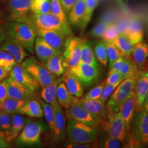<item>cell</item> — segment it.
Returning a JSON list of instances; mask_svg holds the SVG:
<instances>
[{"label": "cell", "instance_id": "1", "mask_svg": "<svg viewBox=\"0 0 148 148\" xmlns=\"http://www.w3.org/2000/svg\"><path fill=\"white\" fill-rule=\"evenodd\" d=\"M4 32L7 40L21 46L29 53H34L36 34L29 25L12 21L5 24Z\"/></svg>", "mask_w": 148, "mask_h": 148}, {"label": "cell", "instance_id": "2", "mask_svg": "<svg viewBox=\"0 0 148 148\" xmlns=\"http://www.w3.org/2000/svg\"><path fill=\"white\" fill-rule=\"evenodd\" d=\"M133 147H142L148 143V112L140 108L136 110L128 137Z\"/></svg>", "mask_w": 148, "mask_h": 148}, {"label": "cell", "instance_id": "3", "mask_svg": "<svg viewBox=\"0 0 148 148\" xmlns=\"http://www.w3.org/2000/svg\"><path fill=\"white\" fill-rule=\"evenodd\" d=\"M21 22L34 27L60 32L64 35L66 38L73 36V35L71 27L64 24L59 19L51 13L48 14H35L32 13Z\"/></svg>", "mask_w": 148, "mask_h": 148}, {"label": "cell", "instance_id": "4", "mask_svg": "<svg viewBox=\"0 0 148 148\" xmlns=\"http://www.w3.org/2000/svg\"><path fill=\"white\" fill-rule=\"evenodd\" d=\"M66 134L69 142L85 144L93 143L98 136L99 130L84 123L69 119L66 126Z\"/></svg>", "mask_w": 148, "mask_h": 148}, {"label": "cell", "instance_id": "5", "mask_svg": "<svg viewBox=\"0 0 148 148\" xmlns=\"http://www.w3.org/2000/svg\"><path fill=\"white\" fill-rule=\"evenodd\" d=\"M138 74L123 79L113 92L107 104L108 111H120L122 103L134 90Z\"/></svg>", "mask_w": 148, "mask_h": 148}, {"label": "cell", "instance_id": "6", "mask_svg": "<svg viewBox=\"0 0 148 148\" xmlns=\"http://www.w3.org/2000/svg\"><path fill=\"white\" fill-rule=\"evenodd\" d=\"M21 64L42 88L51 85L56 79V77L48 70L43 64L34 57H27Z\"/></svg>", "mask_w": 148, "mask_h": 148}, {"label": "cell", "instance_id": "7", "mask_svg": "<svg viewBox=\"0 0 148 148\" xmlns=\"http://www.w3.org/2000/svg\"><path fill=\"white\" fill-rule=\"evenodd\" d=\"M46 130V126L41 121L27 119L21 133L15 142L19 146H30L41 143L40 137Z\"/></svg>", "mask_w": 148, "mask_h": 148}, {"label": "cell", "instance_id": "8", "mask_svg": "<svg viewBox=\"0 0 148 148\" xmlns=\"http://www.w3.org/2000/svg\"><path fill=\"white\" fill-rule=\"evenodd\" d=\"M85 41L77 37H68L65 40L63 56V65L66 69H70L79 63L83 44Z\"/></svg>", "mask_w": 148, "mask_h": 148}, {"label": "cell", "instance_id": "9", "mask_svg": "<svg viewBox=\"0 0 148 148\" xmlns=\"http://www.w3.org/2000/svg\"><path fill=\"white\" fill-rule=\"evenodd\" d=\"M80 81L84 87L89 88L95 84L101 76L99 66L79 63L77 65L68 69Z\"/></svg>", "mask_w": 148, "mask_h": 148}, {"label": "cell", "instance_id": "10", "mask_svg": "<svg viewBox=\"0 0 148 148\" xmlns=\"http://www.w3.org/2000/svg\"><path fill=\"white\" fill-rule=\"evenodd\" d=\"M105 131L111 137L123 142L128 133L125 121L120 111H109L108 121L105 122Z\"/></svg>", "mask_w": 148, "mask_h": 148}, {"label": "cell", "instance_id": "11", "mask_svg": "<svg viewBox=\"0 0 148 148\" xmlns=\"http://www.w3.org/2000/svg\"><path fill=\"white\" fill-rule=\"evenodd\" d=\"M65 114L69 119L84 123L90 127L97 128L103 121L100 117L86 110L79 104L78 101L66 109Z\"/></svg>", "mask_w": 148, "mask_h": 148}, {"label": "cell", "instance_id": "12", "mask_svg": "<svg viewBox=\"0 0 148 148\" xmlns=\"http://www.w3.org/2000/svg\"><path fill=\"white\" fill-rule=\"evenodd\" d=\"M30 26L33 29L37 36L42 37L51 46L61 53H63L66 38L64 34L54 30Z\"/></svg>", "mask_w": 148, "mask_h": 148}, {"label": "cell", "instance_id": "13", "mask_svg": "<svg viewBox=\"0 0 148 148\" xmlns=\"http://www.w3.org/2000/svg\"><path fill=\"white\" fill-rule=\"evenodd\" d=\"M7 98L29 100L34 98L35 92L12 77L7 79Z\"/></svg>", "mask_w": 148, "mask_h": 148}, {"label": "cell", "instance_id": "14", "mask_svg": "<svg viewBox=\"0 0 148 148\" xmlns=\"http://www.w3.org/2000/svg\"><path fill=\"white\" fill-rule=\"evenodd\" d=\"M33 0H8L7 9L11 13V20L21 21L31 11Z\"/></svg>", "mask_w": 148, "mask_h": 148}, {"label": "cell", "instance_id": "15", "mask_svg": "<svg viewBox=\"0 0 148 148\" xmlns=\"http://www.w3.org/2000/svg\"><path fill=\"white\" fill-rule=\"evenodd\" d=\"M34 51L37 59L43 64L45 63L52 56L63 54L48 44L42 37L37 35L34 43Z\"/></svg>", "mask_w": 148, "mask_h": 148}, {"label": "cell", "instance_id": "16", "mask_svg": "<svg viewBox=\"0 0 148 148\" xmlns=\"http://www.w3.org/2000/svg\"><path fill=\"white\" fill-rule=\"evenodd\" d=\"M10 75L35 92L40 89V86L21 64H17L10 72Z\"/></svg>", "mask_w": 148, "mask_h": 148}, {"label": "cell", "instance_id": "17", "mask_svg": "<svg viewBox=\"0 0 148 148\" xmlns=\"http://www.w3.org/2000/svg\"><path fill=\"white\" fill-rule=\"evenodd\" d=\"M136 110L137 106L135 98V92L134 90H133L122 103L120 109V111L121 112L126 123L128 134L130 131L132 122L136 114Z\"/></svg>", "mask_w": 148, "mask_h": 148}, {"label": "cell", "instance_id": "18", "mask_svg": "<svg viewBox=\"0 0 148 148\" xmlns=\"http://www.w3.org/2000/svg\"><path fill=\"white\" fill-rule=\"evenodd\" d=\"M55 115V131L53 137L58 142H63L66 137V123L62 106L59 104L53 107Z\"/></svg>", "mask_w": 148, "mask_h": 148}, {"label": "cell", "instance_id": "19", "mask_svg": "<svg viewBox=\"0 0 148 148\" xmlns=\"http://www.w3.org/2000/svg\"><path fill=\"white\" fill-rule=\"evenodd\" d=\"M137 110L140 108L148 92V70L138 74L134 88Z\"/></svg>", "mask_w": 148, "mask_h": 148}, {"label": "cell", "instance_id": "20", "mask_svg": "<svg viewBox=\"0 0 148 148\" xmlns=\"http://www.w3.org/2000/svg\"><path fill=\"white\" fill-rule=\"evenodd\" d=\"M86 0H79L68 12L67 16L69 23L81 29L85 16Z\"/></svg>", "mask_w": 148, "mask_h": 148}, {"label": "cell", "instance_id": "21", "mask_svg": "<svg viewBox=\"0 0 148 148\" xmlns=\"http://www.w3.org/2000/svg\"><path fill=\"white\" fill-rule=\"evenodd\" d=\"M0 50L10 53L17 64H21L24 59L29 56V52L21 46L5 39L0 46Z\"/></svg>", "mask_w": 148, "mask_h": 148}, {"label": "cell", "instance_id": "22", "mask_svg": "<svg viewBox=\"0 0 148 148\" xmlns=\"http://www.w3.org/2000/svg\"><path fill=\"white\" fill-rule=\"evenodd\" d=\"M124 34L134 45L141 42L143 37V27L141 21L138 18H131Z\"/></svg>", "mask_w": 148, "mask_h": 148}, {"label": "cell", "instance_id": "23", "mask_svg": "<svg viewBox=\"0 0 148 148\" xmlns=\"http://www.w3.org/2000/svg\"><path fill=\"white\" fill-rule=\"evenodd\" d=\"M63 81L69 92L76 98L82 97L84 86L79 79L68 70L63 77Z\"/></svg>", "mask_w": 148, "mask_h": 148}, {"label": "cell", "instance_id": "24", "mask_svg": "<svg viewBox=\"0 0 148 148\" xmlns=\"http://www.w3.org/2000/svg\"><path fill=\"white\" fill-rule=\"evenodd\" d=\"M78 103L86 110L96 116L100 117L103 120H105L107 117V110L105 104L103 103L99 99L93 100L78 101Z\"/></svg>", "mask_w": 148, "mask_h": 148}, {"label": "cell", "instance_id": "25", "mask_svg": "<svg viewBox=\"0 0 148 148\" xmlns=\"http://www.w3.org/2000/svg\"><path fill=\"white\" fill-rule=\"evenodd\" d=\"M18 114L38 119L44 116L43 110L41 103L34 98L27 100Z\"/></svg>", "mask_w": 148, "mask_h": 148}, {"label": "cell", "instance_id": "26", "mask_svg": "<svg viewBox=\"0 0 148 148\" xmlns=\"http://www.w3.org/2000/svg\"><path fill=\"white\" fill-rule=\"evenodd\" d=\"M62 81H63V77L56 79L52 84L42 88L41 92V97L43 101L51 105L53 108L59 103L57 99V89Z\"/></svg>", "mask_w": 148, "mask_h": 148}, {"label": "cell", "instance_id": "27", "mask_svg": "<svg viewBox=\"0 0 148 148\" xmlns=\"http://www.w3.org/2000/svg\"><path fill=\"white\" fill-rule=\"evenodd\" d=\"M131 54L134 63L139 69H142L148 57V44L142 41L135 43Z\"/></svg>", "mask_w": 148, "mask_h": 148}, {"label": "cell", "instance_id": "28", "mask_svg": "<svg viewBox=\"0 0 148 148\" xmlns=\"http://www.w3.org/2000/svg\"><path fill=\"white\" fill-rule=\"evenodd\" d=\"M57 99L59 104L65 109H67L74 103L78 101L76 97L69 92L64 82L62 81L57 87Z\"/></svg>", "mask_w": 148, "mask_h": 148}, {"label": "cell", "instance_id": "29", "mask_svg": "<svg viewBox=\"0 0 148 148\" xmlns=\"http://www.w3.org/2000/svg\"><path fill=\"white\" fill-rule=\"evenodd\" d=\"M25 117L20 114H12V122L11 128L5 136L7 139L11 142L15 139L21 133L25 124Z\"/></svg>", "mask_w": 148, "mask_h": 148}, {"label": "cell", "instance_id": "30", "mask_svg": "<svg viewBox=\"0 0 148 148\" xmlns=\"http://www.w3.org/2000/svg\"><path fill=\"white\" fill-rule=\"evenodd\" d=\"M63 54L57 55L48 59L43 65L51 73L56 77H58L65 72L66 68L63 65Z\"/></svg>", "mask_w": 148, "mask_h": 148}, {"label": "cell", "instance_id": "31", "mask_svg": "<svg viewBox=\"0 0 148 148\" xmlns=\"http://www.w3.org/2000/svg\"><path fill=\"white\" fill-rule=\"evenodd\" d=\"M125 57L130 58L134 44L125 34H120L112 41Z\"/></svg>", "mask_w": 148, "mask_h": 148}, {"label": "cell", "instance_id": "32", "mask_svg": "<svg viewBox=\"0 0 148 148\" xmlns=\"http://www.w3.org/2000/svg\"><path fill=\"white\" fill-rule=\"evenodd\" d=\"M79 63L87 64L95 66H99L96 58L95 54L88 43L84 42L81 52Z\"/></svg>", "mask_w": 148, "mask_h": 148}, {"label": "cell", "instance_id": "33", "mask_svg": "<svg viewBox=\"0 0 148 148\" xmlns=\"http://www.w3.org/2000/svg\"><path fill=\"white\" fill-rule=\"evenodd\" d=\"M27 101L7 98L5 101L0 109L11 114H18L22 106Z\"/></svg>", "mask_w": 148, "mask_h": 148}, {"label": "cell", "instance_id": "34", "mask_svg": "<svg viewBox=\"0 0 148 148\" xmlns=\"http://www.w3.org/2000/svg\"><path fill=\"white\" fill-rule=\"evenodd\" d=\"M39 101L42 107L44 116L45 117L47 122L48 125L52 133V135L53 136L55 131V115L54 109L52 106L43 100L40 99Z\"/></svg>", "mask_w": 148, "mask_h": 148}, {"label": "cell", "instance_id": "35", "mask_svg": "<svg viewBox=\"0 0 148 148\" xmlns=\"http://www.w3.org/2000/svg\"><path fill=\"white\" fill-rule=\"evenodd\" d=\"M99 0H86V9L85 16L82 23V25L80 29L81 32L83 33L85 32L86 27L90 22L93 15V11L98 5Z\"/></svg>", "mask_w": 148, "mask_h": 148}, {"label": "cell", "instance_id": "36", "mask_svg": "<svg viewBox=\"0 0 148 148\" xmlns=\"http://www.w3.org/2000/svg\"><path fill=\"white\" fill-rule=\"evenodd\" d=\"M106 42V53L109 62V68L110 69L114 63L120 57L123 56L121 51L116 46L110 41Z\"/></svg>", "mask_w": 148, "mask_h": 148}, {"label": "cell", "instance_id": "37", "mask_svg": "<svg viewBox=\"0 0 148 148\" xmlns=\"http://www.w3.org/2000/svg\"><path fill=\"white\" fill-rule=\"evenodd\" d=\"M31 11L35 14L51 13V0H33Z\"/></svg>", "mask_w": 148, "mask_h": 148}, {"label": "cell", "instance_id": "38", "mask_svg": "<svg viewBox=\"0 0 148 148\" xmlns=\"http://www.w3.org/2000/svg\"><path fill=\"white\" fill-rule=\"evenodd\" d=\"M51 13L56 16L64 24L71 27L67 15L64 11L59 0H51Z\"/></svg>", "mask_w": 148, "mask_h": 148}, {"label": "cell", "instance_id": "39", "mask_svg": "<svg viewBox=\"0 0 148 148\" xmlns=\"http://www.w3.org/2000/svg\"><path fill=\"white\" fill-rule=\"evenodd\" d=\"M137 70V67L134 62H133L129 58L125 57L124 56L123 63L119 72H120L123 76L127 78L138 74Z\"/></svg>", "mask_w": 148, "mask_h": 148}, {"label": "cell", "instance_id": "40", "mask_svg": "<svg viewBox=\"0 0 148 148\" xmlns=\"http://www.w3.org/2000/svg\"><path fill=\"white\" fill-rule=\"evenodd\" d=\"M17 64L13 57L6 51L0 50V66L10 72Z\"/></svg>", "mask_w": 148, "mask_h": 148}, {"label": "cell", "instance_id": "41", "mask_svg": "<svg viewBox=\"0 0 148 148\" xmlns=\"http://www.w3.org/2000/svg\"><path fill=\"white\" fill-rule=\"evenodd\" d=\"M121 141L111 137L104 131L101 134L99 140V146L103 148H119L121 147Z\"/></svg>", "mask_w": 148, "mask_h": 148}, {"label": "cell", "instance_id": "42", "mask_svg": "<svg viewBox=\"0 0 148 148\" xmlns=\"http://www.w3.org/2000/svg\"><path fill=\"white\" fill-rule=\"evenodd\" d=\"M95 54L96 58L103 66H106L108 63L106 53V42L103 40L98 43L95 48Z\"/></svg>", "mask_w": 148, "mask_h": 148}, {"label": "cell", "instance_id": "43", "mask_svg": "<svg viewBox=\"0 0 148 148\" xmlns=\"http://www.w3.org/2000/svg\"><path fill=\"white\" fill-rule=\"evenodd\" d=\"M12 114L0 109V130L5 134L11 128Z\"/></svg>", "mask_w": 148, "mask_h": 148}, {"label": "cell", "instance_id": "44", "mask_svg": "<svg viewBox=\"0 0 148 148\" xmlns=\"http://www.w3.org/2000/svg\"><path fill=\"white\" fill-rule=\"evenodd\" d=\"M120 34L115 23L109 24L101 38L105 41L112 42Z\"/></svg>", "mask_w": 148, "mask_h": 148}, {"label": "cell", "instance_id": "45", "mask_svg": "<svg viewBox=\"0 0 148 148\" xmlns=\"http://www.w3.org/2000/svg\"><path fill=\"white\" fill-rule=\"evenodd\" d=\"M106 85L105 82H101L99 85L96 86L94 88L90 90V91L84 97V100H93L99 99L102 90Z\"/></svg>", "mask_w": 148, "mask_h": 148}, {"label": "cell", "instance_id": "46", "mask_svg": "<svg viewBox=\"0 0 148 148\" xmlns=\"http://www.w3.org/2000/svg\"><path fill=\"white\" fill-rule=\"evenodd\" d=\"M125 79H121L120 81H119L118 82H117L116 84H114V85H105L103 90H102L101 92V97L99 98V100L104 104H105L106 101L108 100V99L110 97L111 94L113 93V92L115 90L117 87H118V86L121 84L122 81Z\"/></svg>", "mask_w": 148, "mask_h": 148}, {"label": "cell", "instance_id": "47", "mask_svg": "<svg viewBox=\"0 0 148 148\" xmlns=\"http://www.w3.org/2000/svg\"><path fill=\"white\" fill-rule=\"evenodd\" d=\"M108 25L109 24L105 21L100 20V21L93 27V28L91 30L90 32V35L92 37H101Z\"/></svg>", "mask_w": 148, "mask_h": 148}, {"label": "cell", "instance_id": "48", "mask_svg": "<svg viewBox=\"0 0 148 148\" xmlns=\"http://www.w3.org/2000/svg\"><path fill=\"white\" fill-rule=\"evenodd\" d=\"M117 11L115 10H109L103 14L101 18V21H105L108 24L115 23L119 16Z\"/></svg>", "mask_w": 148, "mask_h": 148}, {"label": "cell", "instance_id": "49", "mask_svg": "<svg viewBox=\"0 0 148 148\" xmlns=\"http://www.w3.org/2000/svg\"><path fill=\"white\" fill-rule=\"evenodd\" d=\"M131 18L126 15L119 16L115 24L120 34H124L126 32Z\"/></svg>", "mask_w": 148, "mask_h": 148}, {"label": "cell", "instance_id": "50", "mask_svg": "<svg viewBox=\"0 0 148 148\" xmlns=\"http://www.w3.org/2000/svg\"><path fill=\"white\" fill-rule=\"evenodd\" d=\"M127 77H124L122 74L119 71H114L112 73H109V76L106 79V85H114L118 82L119 81L123 79H126Z\"/></svg>", "mask_w": 148, "mask_h": 148}, {"label": "cell", "instance_id": "51", "mask_svg": "<svg viewBox=\"0 0 148 148\" xmlns=\"http://www.w3.org/2000/svg\"><path fill=\"white\" fill-rule=\"evenodd\" d=\"M7 99V79L0 81V108Z\"/></svg>", "mask_w": 148, "mask_h": 148}, {"label": "cell", "instance_id": "52", "mask_svg": "<svg viewBox=\"0 0 148 148\" xmlns=\"http://www.w3.org/2000/svg\"><path fill=\"white\" fill-rule=\"evenodd\" d=\"M78 1L79 0H59L62 8L66 14L68 13Z\"/></svg>", "mask_w": 148, "mask_h": 148}, {"label": "cell", "instance_id": "53", "mask_svg": "<svg viewBox=\"0 0 148 148\" xmlns=\"http://www.w3.org/2000/svg\"><path fill=\"white\" fill-rule=\"evenodd\" d=\"M92 143H74L71 142H67L64 144L63 147L66 148H89L92 147Z\"/></svg>", "mask_w": 148, "mask_h": 148}, {"label": "cell", "instance_id": "54", "mask_svg": "<svg viewBox=\"0 0 148 148\" xmlns=\"http://www.w3.org/2000/svg\"><path fill=\"white\" fill-rule=\"evenodd\" d=\"M11 147V142L7 139L5 133L0 131V148H10Z\"/></svg>", "mask_w": 148, "mask_h": 148}, {"label": "cell", "instance_id": "55", "mask_svg": "<svg viewBox=\"0 0 148 148\" xmlns=\"http://www.w3.org/2000/svg\"><path fill=\"white\" fill-rule=\"evenodd\" d=\"M123 59H124L123 56L120 57L111 66V68L110 69L109 73H112V72H114V71H119L121 69L122 64L123 63Z\"/></svg>", "mask_w": 148, "mask_h": 148}, {"label": "cell", "instance_id": "56", "mask_svg": "<svg viewBox=\"0 0 148 148\" xmlns=\"http://www.w3.org/2000/svg\"><path fill=\"white\" fill-rule=\"evenodd\" d=\"M10 74V72L0 66V81L6 79Z\"/></svg>", "mask_w": 148, "mask_h": 148}, {"label": "cell", "instance_id": "57", "mask_svg": "<svg viewBox=\"0 0 148 148\" xmlns=\"http://www.w3.org/2000/svg\"><path fill=\"white\" fill-rule=\"evenodd\" d=\"M140 108L148 112V92L143 101V104L140 106Z\"/></svg>", "mask_w": 148, "mask_h": 148}, {"label": "cell", "instance_id": "58", "mask_svg": "<svg viewBox=\"0 0 148 148\" xmlns=\"http://www.w3.org/2000/svg\"><path fill=\"white\" fill-rule=\"evenodd\" d=\"M6 39L5 34L4 31L0 27V46L5 40Z\"/></svg>", "mask_w": 148, "mask_h": 148}, {"label": "cell", "instance_id": "59", "mask_svg": "<svg viewBox=\"0 0 148 148\" xmlns=\"http://www.w3.org/2000/svg\"><path fill=\"white\" fill-rule=\"evenodd\" d=\"M147 146H148V144H147Z\"/></svg>", "mask_w": 148, "mask_h": 148}]
</instances>
